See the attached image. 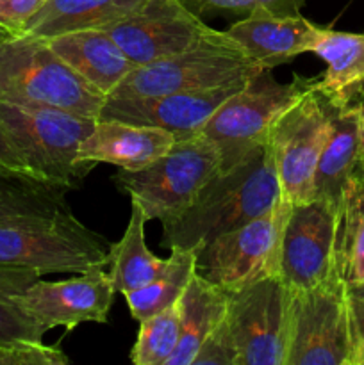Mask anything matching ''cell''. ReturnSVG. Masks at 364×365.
<instances>
[{"instance_id":"obj_1","label":"cell","mask_w":364,"mask_h":365,"mask_svg":"<svg viewBox=\"0 0 364 365\" xmlns=\"http://www.w3.org/2000/svg\"><path fill=\"white\" fill-rule=\"evenodd\" d=\"M280 196L270 146L236 164L218 170L173 223L163 227L166 248L202 250L221 234L236 230L270 210Z\"/></svg>"},{"instance_id":"obj_2","label":"cell","mask_w":364,"mask_h":365,"mask_svg":"<svg viewBox=\"0 0 364 365\" xmlns=\"http://www.w3.org/2000/svg\"><path fill=\"white\" fill-rule=\"evenodd\" d=\"M106 95L89 86L38 36L0 39V103L49 107L98 120Z\"/></svg>"},{"instance_id":"obj_3","label":"cell","mask_w":364,"mask_h":365,"mask_svg":"<svg viewBox=\"0 0 364 365\" xmlns=\"http://www.w3.org/2000/svg\"><path fill=\"white\" fill-rule=\"evenodd\" d=\"M111 242L75 217L71 209L0 223V269L88 273L107 266Z\"/></svg>"},{"instance_id":"obj_4","label":"cell","mask_w":364,"mask_h":365,"mask_svg":"<svg viewBox=\"0 0 364 365\" xmlns=\"http://www.w3.org/2000/svg\"><path fill=\"white\" fill-rule=\"evenodd\" d=\"M95 123L68 110L0 103V132L32 177L66 189L81 187L95 168L79 160V148Z\"/></svg>"},{"instance_id":"obj_5","label":"cell","mask_w":364,"mask_h":365,"mask_svg":"<svg viewBox=\"0 0 364 365\" xmlns=\"http://www.w3.org/2000/svg\"><path fill=\"white\" fill-rule=\"evenodd\" d=\"M261 71L227 31L213 29L175 56L136 66L109 96H157L245 84Z\"/></svg>"},{"instance_id":"obj_6","label":"cell","mask_w":364,"mask_h":365,"mask_svg":"<svg viewBox=\"0 0 364 365\" xmlns=\"http://www.w3.org/2000/svg\"><path fill=\"white\" fill-rule=\"evenodd\" d=\"M220 164L216 146L198 134L175 141L168 153L143 170H118L113 180L141 205L146 220H159L164 227L188 210Z\"/></svg>"},{"instance_id":"obj_7","label":"cell","mask_w":364,"mask_h":365,"mask_svg":"<svg viewBox=\"0 0 364 365\" xmlns=\"http://www.w3.org/2000/svg\"><path fill=\"white\" fill-rule=\"evenodd\" d=\"M309 84L310 81L296 75L288 84H280L271 70H264L228 96L200 132L220 152V170L234 168L259 153L268 145V135L278 116Z\"/></svg>"},{"instance_id":"obj_8","label":"cell","mask_w":364,"mask_h":365,"mask_svg":"<svg viewBox=\"0 0 364 365\" xmlns=\"http://www.w3.org/2000/svg\"><path fill=\"white\" fill-rule=\"evenodd\" d=\"M334 109L310 81L309 88L271 127L268 146L273 155L280 196L289 205L313 200L314 173L330 132Z\"/></svg>"},{"instance_id":"obj_9","label":"cell","mask_w":364,"mask_h":365,"mask_svg":"<svg viewBox=\"0 0 364 365\" xmlns=\"http://www.w3.org/2000/svg\"><path fill=\"white\" fill-rule=\"evenodd\" d=\"M289 209L278 196L259 217L207 242L196 255V271L225 292L280 274L282 228Z\"/></svg>"},{"instance_id":"obj_10","label":"cell","mask_w":364,"mask_h":365,"mask_svg":"<svg viewBox=\"0 0 364 365\" xmlns=\"http://www.w3.org/2000/svg\"><path fill=\"white\" fill-rule=\"evenodd\" d=\"M227 294L225 321L234 342L236 365H285L293 291L280 274Z\"/></svg>"},{"instance_id":"obj_11","label":"cell","mask_w":364,"mask_h":365,"mask_svg":"<svg viewBox=\"0 0 364 365\" xmlns=\"http://www.w3.org/2000/svg\"><path fill=\"white\" fill-rule=\"evenodd\" d=\"M285 365H350L348 285L338 266L314 287L293 292Z\"/></svg>"},{"instance_id":"obj_12","label":"cell","mask_w":364,"mask_h":365,"mask_svg":"<svg viewBox=\"0 0 364 365\" xmlns=\"http://www.w3.org/2000/svg\"><path fill=\"white\" fill-rule=\"evenodd\" d=\"M103 31L134 66L153 63L189 48L213 27L181 0H143L134 11Z\"/></svg>"},{"instance_id":"obj_13","label":"cell","mask_w":364,"mask_h":365,"mask_svg":"<svg viewBox=\"0 0 364 365\" xmlns=\"http://www.w3.org/2000/svg\"><path fill=\"white\" fill-rule=\"evenodd\" d=\"M338 209L323 200L291 205L282 228L280 278L293 292L323 282L335 267Z\"/></svg>"},{"instance_id":"obj_14","label":"cell","mask_w":364,"mask_h":365,"mask_svg":"<svg viewBox=\"0 0 364 365\" xmlns=\"http://www.w3.org/2000/svg\"><path fill=\"white\" fill-rule=\"evenodd\" d=\"M116 289L103 267L81 273L68 280H34L14 299L43 328L74 330L82 323L106 324Z\"/></svg>"},{"instance_id":"obj_15","label":"cell","mask_w":364,"mask_h":365,"mask_svg":"<svg viewBox=\"0 0 364 365\" xmlns=\"http://www.w3.org/2000/svg\"><path fill=\"white\" fill-rule=\"evenodd\" d=\"M245 84L157 96H106L98 118L163 128L175 141H182L198 135L218 107Z\"/></svg>"},{"instance_id":"obj_16","label":"cell","mask_w":364,"mask_h":365,"mask_svg":"<svg viewBox=\"0 0 364 365\" xmlns=\"http://www.w3.org/2000/svg\"><path fill=\"white\" fill-rule=\"evenodd\" d=\"M175 145L170 132L148 125L98 118L79 148L81 163H107L118 170L138 171L156 163Z\"/></svg>"},{"instance_id":"obj_17","label":"cell","mask_w":364,"mask_h":365,"mask_svg":"<svg viewBox=\"0 0 364 365\" xmlns=\"http://www.w3.org/2000/svg\"><path fill=\"white\" fill-rule=\"evenodd\" d=\"M318 31L320 27L310 24L302 14L271 16L257 9L227 29L250 59L263 70H273L302 53L310 52Z\"/></svg>"},{"instance_id":"obj_18","label":"cell","mask_w":364,"mask_h":365,"mask_svg":"<svg viewBox=\"0 0 364 365\" xmlns=\"http://www.w3.org/2000/svg\"><path fill=\"white\" fill-rule=\"evenodd\" d=\"M46 41L75 73L106 96L136 68L103 29L66 32Z\"/></svg>"},{"instance_id":"obj_19","label":"cell","mask_w":364,"mask_h":365,"mask_svg":"<svg viewBox=\"0 0 364 365\" xmlns=\"http://www.w3.org/2000/svg\"><path fill=\"white\" fill-rule=\"evenodd\" d=\"M310 52L327 64L323 77L314 86L328 103L338 109L360 106L364 102V34L320 27Z\"/></svg>"},{"instance_id":"obj_20","label":"cell","mask_w":364,"mask_h":365,"mask_svg":"<svg viewBox=\"0 0 364 365\" xmlns=\"http://www.w3.org/2000/svg\"><path fill=\"white\" fill-rule=\"evenodd\" d=\"M360 106L346 109L335 107L330 132L314 173L313 200H323L338 210L341 205L343 191L359 166Z\"/></svg>"},{"instance_id":"obj_21","label":"cell","mask_w":364,"mask_h":365,"mask_svg":"<svg viewBox=\"0 0 364 365\" xmlns=\"http://www.w3.org/2000/svg\"><path fill=\"white\" fill-rule=\"evenodd\" d=\"M177 305L181 339L166 365H193L203 341L227 314L228 294L195 269Z\"/></svg>"},{"instance_id":"obj_22","label":"cell","mask_w":364,"mask_h":365,"mask_svg":"<svg viewBox=\"0 0 364 365\" xmlns=\"http://www.w3.org/2000/svg\"><path fill=\"white\" fill-rule=\"evenodd\" d=\"M143 0H46L21 32L50 39L88 29H106L127 16Z\"/></svg>"},{"instance_id":"obj_23","label":"cell","mask_w":364,"mask_h":365,"mask_svg":"<svg viewBox=\"0 0 364 365\" xmlns=\"http://www.w3.org/2000/svg\"><path fill=\"white\" fill-rule=\"evenodd\" d=\"M148 223L141 205L131 200V217L118 242L111 245L107 255V274L118 294H127L150 284L168 267V259H159L145 242Z\"/></svg>"},{"instance_id":"obj_24","label":"cell","mask_w":364,"mask_h":365,"mask_svg":"<svg viewBox=\"0 0 364 365\" xmlns=\"http://www.w3.org/2000/svg\"><path fill=\"white\" fill-rule=\"evenodd\" d=\"M335 266L348 287L364 284V175L353 173L338 210Z\"/></svg>"},{"instance_id":"obj_25","label":"cell","mask_w":364,"mask_h":365,"mask_svg":"<svg viewBox=\"0 0 364 365\" xmlns=\"http://www.w3.org/2000/svg\"><path fill=\"white\" fill-rule=\"evenodd\" d=\"M170 252L168 267L159 277L136 291L121 294L138 323L153 314L163 312L168 307H173L188 287L191 274L195 273L198 250L171 248Z\"/></svg>"},{"instance_id":"obj_26","label":"cell","mask_w":364,"mask_h":365,"mask_svg":"<svg viewBox=\"0 0 364 365\" xmlns=\"http://www.w3.org/2000/svg\"><path fill=\"white\" fill-rule=\"evenodd\" d=\"M66 187L0 171V223L68 209Z\"/></svg>"},{"instance_id":"obj_27","label":"cell","mask_w":364,"mask_h":365,"mask_svg":"<svg viewBox=\"0 0 364 365\" xmlns=\"http://www.w3.org/2000/svg\"><path fill=\"white\" fill-rule=\"evenodd\" d=\"M39 277L25 271L0 269V344H41L46 328L32 319L14 299Z\"/></svg>"},{"instance_id":"obj_28","label":"cell","mask_w":364,"mask_h":365,"mask_svg":"<svg viewBox=\"0 0 364 365\" xmlns=\"http://www.w3.org/2000/svg\"><path fill=\"white\" fill-rule=\"evenodd\" d=\"M181 339V316L178 305L146 319L139 321L138 337L131 349V360L136 365H166L175 353Z\"/></svg>"},{"instance_id":"obj_29","label":"cell","mask_w":364,"mask_h":365,"mask_svg":"<svg viewBox=\"0 0 364 365\" xmlns=\"http://www.w3.org/2000/svg\"><path fill=\"white\" fill-rule=\"evenodd\" d=\"M70 359L57 346L0 344V365H66Z\"/></svg>"},{"instance_id":"obj_30","label":"cell","mask_w":364,"mask_h":365,"mask_svg":"<svg viewBox=\"0 0 364 365\" xmlns=\"http://www.w3.org/2000/svg\"><path fill=\"white\" fill-rule=\"evenodd\" d=\"M193 365H236V349L225 317L203 341Z\"/></svg>"},{"instance_id":"obj_31","label":"cell","mask_w":364,"mask_h":365,"mask_svg":"<svg viewBox=\"0 0 364 365\" xmlns=\"http://www.w3.org/2000/svg\"><path fill=\"white\" fill-rule=\"evenodd\" d=\"M45 4L46 0H0V25L18 34Z\"/></svg>"},{"instance_id":"obj_32","label":"cell","mask_w":364,"mask_h":365,"mask_svg":"<svg viewBox=\"0 0 364 365\" xmlns=\"http://www.w3.org/2000/svg\"><path fill=\"white\" fill-rule=\"evenodd\" d=\"M350 365H364V296L348 289Z\"/></svg>"},{"instance_id":"obj_33","label":"cell","mask_w":364,"mask_h":365,"mask_svg":"<svg viewBox=\"0 0 364 365\" xmlns=\"http://www.w3.org/2000/svg\"><path fill=\"white\" fill-rule=\"evenodd\" d=\"M186 7L202 14H236V16H248L253 11L252 0H181Z\"/></svg>"},{"instance_id":"obj_34","label":"cell","mask_w":364,"mask_h":365,"mask_svg":"<svg viewBox=\"0 0 364 365\" xmlns=\"http://www.w3.org/2000/svg\"><path fill=\"white\" fill-rule=\"evenodd\" d=\"M0 171H7V173L34 178L31 171H29V168L25 166L24 160L20 159V155L14 152L13 146L7 143L6 138H4L2 132H0ZM34 180H38V178H34Z\"/></svg>"},{"instance_id":"obj_35","label":"cell","mask_w":364,"mask_h":365,"mask_svg":"<svg viewBox=\"0 0 364 365\" xmlns=\"http://www.w3.org/2000/svg\"><path fill=\"white\" fill-rule=\"evenodd\" d=\"M307 0H252L253 9L271 16H298Z\"/></svg>"},{"instance_id":"obj_36","label":"cell","mask_w":364,"mask_h":365,"mask_svg":"<svg viewBox=\"0 0 364 365\" xmlns=\"http://www.w3.org/2000/svg\"><path fill=\"white\" fill-rule=\"evenodd\" d=\"M357 170L364 175V102L360 106V123H359V166Z\"/></svg>"},{"instance_id":"obj_37","label":"cell","mask_w":364,"mask_h":365,"mask_svg":"<svg viewBox=\"0 0 364 365\" xmlns=\"http://www.w3.org/2000/svg\"><path fill=\"white\" fill-rule=\"evenodd\" d=\"M350 291L353 292V294H359V296H364V284L359 285V287H348Z\"/></svg>"},{"instance_id":"obj_38","label":"cell","mask_w":364,"mask_h":365,"mask_svg":"<svg viewBox=\"0 0 364 365\" xmlns=\"http://www.w3.org/2000/svg\"><path fill=\"white\" fill-rule=\"evenodd\" d=\"M7 34H11V32L9 31H7V29H4L2 27V25H0V39H2V38H6V36Z\"/></svg>"}]
</instances>
